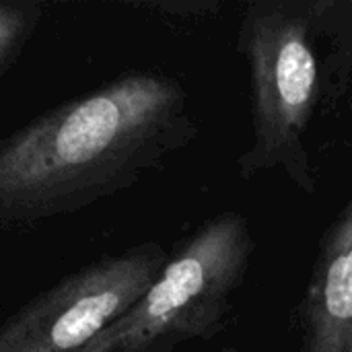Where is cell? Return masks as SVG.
<instances>
[{
  "label": "cell",
  "mask_w": 352,
  "mask_h": 352,
  "mask_svg": "<svg viewBox=\"0 0 352 352\" xmlns=\"http://www.w3.org/2000/svg\"><path fill=\"white\" fill-rule=\"evenodd\" d=\"M196 134L184 87L163 74H126L58 105L0 140V235L132 188Z\"/></svg>",
  "instance_id": "1"
},
{
  "label": "cell",
  "mask_w": 352,
  "mask_h": 352,
  "mask_svg": "<svg viewBox=\"0 0 352 352\" xmlns=\"http://www.w3.org/2000/svg\"><path fill=\"white\" fill-rule=\"evenodd\" d=\"M314 2H250L239 50L250 68L254 142L239 159V175L250 179L283 169L305 194L316 177L305 134L320 101V60L314 45Z\"/></svg>",
  "instance_id": "2"
},
{
  "label": "cell",
  "mask_w": 352,
  "mask_h": 352,
  "mask_svg": "<svg viewBox=\"0 0 352 352\" xmlns=\"http://www.w3.org/2000/svg\"><path fill=\"white\" fill-rule=\"evenodd\" d=\"M167 258L151 241L68 274L0 326V352H82L144 297Z\"/></svg>",
  "instance_id": "4"
},
{
  "label": "cell",
  "mask_w": 352,
  "mask_h": 352,
  "mask_svg": "<svg viewBox=\"0 0 352 352\" xmlns=\"http://www.w3.org/2000/svg\"><path fill=\"white\" fill-rule=\"evenodd\" d=\"M221 352H239L237 349H225V351H221Z\"/></svg>",
  "instance_id": "8"
},
{
  "label": "cell",
  "mask_w": 352,
  "mask_h": 352,
  "mask_svg": "<svg viewBox=\"0 0 352 352\" xmlns=\"http://www.w3.org/2000/svg\"><path fill=\"white\" fill-rule=\"evenodd\" d=\"M254 239L239 212L204 223L167 258L144 297L82 352H175L223 332L250 270Z\"/></svg>",
  "instance_id": "3"
},
{
  "label": "cell",
  "mask_w": 352,
  "mask_h": 352,
  "mask_svg": "<svg viewBox=\"0 0 352 352\" xmlns=\"http://www.w3.org/2000/svg\"><path fill=\"white\" fill-rule=\"evenodd\" d=\"M45 6L33 0L0 2V74H4L21 56L33 37Z\"/></svg>",
  "instance_id": "6"
},
{
  "label": "cell",
  "mask_w": 352,
  "mask_h": 352,
  "mask_svg": "<svg viewBox=\"0 0 352 352\" xmlns=\"http://www.w3.org/2000/svg\"><path fill=\"white\" fill-rule=\"evenodd\" d=\"M299 318L301 352H352V196L324 237Z\"/></svg>",
  "instance_id": "5"
},
{
  "label": "cell",
  "mask_w": 352,
  "mask_h": 352,
  "mask_svg": "<svg viewBox=\"0 0 352 352\" xmlns=\"http://www.w3.org/2000/svg\"><path fill=\"white\" fill-rule=\"evenodd\" d=\"M134 6L148 8V10H159V12H169L173 16H204L208 12H217L221 8L219 2L212 0H190V2H136Z\"/></svg>",
  "instance_id": "7"
}]
</instances>
